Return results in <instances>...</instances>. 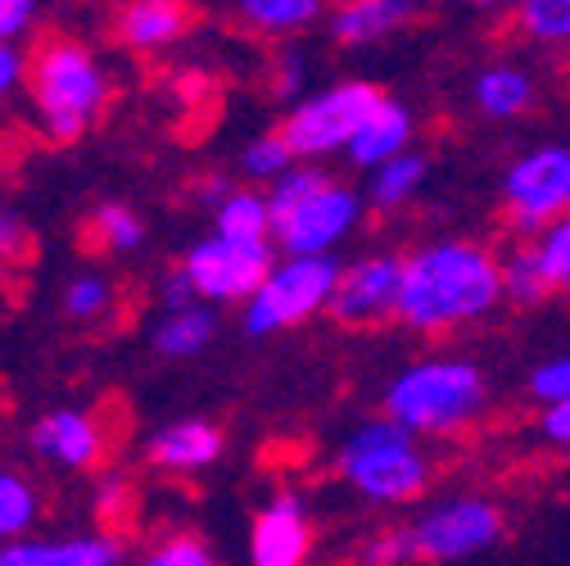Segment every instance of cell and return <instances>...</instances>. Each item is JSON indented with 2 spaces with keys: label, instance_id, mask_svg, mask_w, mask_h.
<instances>
[{
  "label": "cell",
  "instance_id": "39",
  "mask_svg": "<svg viewBox=\"0 0 570 566\" xmlns=\"http://www.w3.org/2000/svg\"><path fill=\"white\" fill-rule=\"evenodd\" d=\"M96 508H100L105 521L127 513V480H122V476H114V471L100 476V485H96Z\"/></svg>",
  "mask_w": 570,
  "mask_h": 566
},
{
  "label": "cell",
  "instance_id": "30",
  "mask_svg": "<svg viewBox=\"0 0 570 566\" xmlns=\"http://www.w3.org/2000/svg\"><path fill=\"white\" fill-rule=\"evenodd\" d=\"M136 566H223V562L213 557V548L195 530H164L159 539L146 544Z\"/></svg>",
  "mask_w": 570,
  "mask_h": 566
},
{
  "label": "cell",
  "instance_id": "42",
  "mask_svg": "<svg viewBox=\"0 0 570 566\" xmlns=\"http://www.w3.org/2000/svg\"><path fill=\"white\" fill-rule=\"evenodd\" d=\"M561 68H566V82H570V50H561Z\"/></svg>",
  "mask_w": 570,
  "mask_h": 566
},
{
  "label": "cell",
  "instance_id": "29",
  "mask_svg": "<svg viewBox=\"0 0 570 566\" xmlns=\"http://www.w3.org/2000/svg\"><path fill=\"white\" fill-rule=\"evenodd\" d=\"M59 304H63V318H73V322H100L118 309V286L105 272H78V276H68Z\"/></svg>",
  "mask_w": 570,
  "mask_h": 566
},
{
  "label": "cell",
  "instance_id": "18",
  "mask_svg": "<svg viewBox=\"0 0 570 566\" xmlns=\"http://www.w3.org/2000/svg\"><path fill=\"white\" fill-rule=\"evenodd\" d=\"M114 32L131 55H159L190 32V10L177 0H131L118 10Z\"/></svg>",
  "mask_w": 570,
  "mask_h": 566
},
{
  "label": "cell",
  "instance_id": "31",
  "mask_svg": "<svg viewBox=\"0 0 570 566\" xmlns=\"http://www.w3.org/2000/svg\"><path fill=\"white\" fill-rule=\"evenodd\" d=\"M308 74H313V55L304 46H295V41H285L276 50V59H272V91H276V100L299 105L308 96Z\"/></svg>",
  "mask_w": 570,
  "mask_h": 566
},
{
  "label": "cell",
  "instance_id": "4",
  "mask_svg": "<svg viewBox=\"0 0 570 566\" xmlns=\"http://www.w3.org/2000/svg\"><path fill=\"white\" fill-rule=\"evenodd\" d=\"M335 476L358 504L399 513L421 504L435 489L440 462L435 449L403 431L390 417H367L358 421L335 449Z\"/></svg>",
  "mask_w": 570,
  "mask_h": 566
},
{
  "label": "cell",
  "instance_id": "21",
  "mask_svg": "<svg viewBox=\"0 0 570 566\" xmlns=\"http://www.w3.org/2000/svg\"><path fill=\"white\" fill-rule=\"evenodd\" d=\"M213 340H218V309H208V304H195L181 313H159V322L150 326V344L168 363L199 359Z\"/></svg>",
  "mask_w": 570,
  "mask_h": 566
},
{
  "label": "cell",
  "instance_id": "40",
  "mask_svg": "<svg viewBox=\"0 0 570 566\" xmlns=\"http://www.w3.org/2000/svg\"><path fill=\"white\" fill-rule=\"evenodd\" d=\"M236 186L223 177V173H208V177H199V186H195V199L208 208V214H218V208H223V199L232 195Z\"/></svg>",
  "mask_w": 570,
  "mask_h": 566
},
{
  "label": "cell",
  "instance_id": "16",
  "mask_svg": "<svg viewBox=\"0 0 570 566\" xmlns=\"http://www.w3.org/2000/svg\"><path fill=\"white\" fill-rule=\"evenodd\" d=\"M421 14V6H407V0H344L326 14V37L335 46L363 50L376 46L394 32H403L412 19Z\"/></svg>",
  "mask_w": 570,
  "mask_h": 566
},
{
  "label": "cell",
  "instance_id": "19",
  "mask_svg": "<svg viewBox=\"0 0 570 566\" xmlns=\"http://www.w3.org/2000/svg\"><path fill=\"white\" fill-rule=\"evenodd\" d=\"M471 100H475V109L484 118L512 123V118L534 109L539 82H534L530 68H521V64H489V68H480L475 82H471Z\"/></svg>",
  "mask_w": 570,
  "mask_h": 566
},
{
  "label": "cell",
  "instance_id": "14",
  "mask_svg": "<svg viewBox=\"0 0 570 566\" xmlns=\"http://www.w3.org/2000/svg\"><path fill=\"white\" fill-rule=\"evenodd\" d=\"M223 453H227V436L218 421H208V417H177L146 440V462L177 480L208 471Z\"/></svg>",
  "mask_w": 570,
  "mask_h": 566
},
{
  "label": "cell",
  "instance_id": "9",
  "mask_svg": "<svg viewBox=\"0 0 570 566\" xmlns=\"http://www.w3.org/2000/svg\"><path fill=\"white\" fill-rule=\"evenodd\" d=\"M281 250L272 241H227L218 232L199 236L195 245H186L181 254V272L195 286L199 304L218 309V304H249V295L267 281V272L276 267Z\"/></svg>",
  "mask_w": 570,
  "mask_h": 566
},
{
  "label": "cell",
  "instance_id": "41",
  "mask_svg": "<svg viewBox=\"0 0 570 566\" xmlns=\"http://www.w3.org/2000/svg\"><path fill=\"white\" fill-rule=\"evenodd\" d=\"M14 250H19V227H14V218L6 214V204H0V263H6Z\"/></svg>",
  "mask_w": 570,
  "mask_h": 566
},
{
  "label": "cell",
  "instance_id": "7",
  "mask_svg": "<svg viewBox=\"0 0 570 566\" xmlns=\"http://www.w3.org/2000/svg\"><path fill=\"white\" fill-rule=\"evenodd\" d=\"M412 562L444 566V562H466L508 539V513L498 508V499L480 489H453L440 499L421 504L412 521H403Z\"/></svg>",
  "mask_w": 570,
  "mask_h": 566
},
{
  "label": "cell",
  "instance_id": "26",
  "mask_svg": "<svg viewBox=\"0 0 570 566\" xmlns=\"http://www.w3.org/2000/svg\"><path fill=\"white\" fill-rule=\"evenodd\" d=\"M530 263L539 267L548 295H570V214L557 218L552 227H543L539 236L521 241Z\"/></svg>",
  "mask_w": 570,
  "mask_h": 566
},
{
  "label": "cell",
  "instance_id": "28",
  "mask_svg": "<svg viewBox=\"0 0 570 566\" xmlns=\"http://www.w3.org/2000/svg\"><path fill=\"white\" fill-rule=\"evenodd\" d=\"M295 164H299V159L291 155V146H285L281 131H258L249 146L240 150V177H245V186H258V191L276 186Z\"/></svg>",
  "mask_w": 570,
  "mask_h": 566
},
{
  "label": "cell",
  "instance_id": "37",
  "mask_svg": "<svg viewBox=\"0 0 570 566\" xmlns=\"http://www.w3.org/2000/svg\"><path fill=\"white\" fill-rule=\"evenodd\" d=\"M195 304H199V295H195V286L186 281V272L181 267H168L159 276V313H181V309H195Z\"/></svg>",
  "mask_w": 570,
  "mask_h": 566
},
{
  "label": "cell",
  "instance_id": "8",
  "mask_svg": "<svg viewBox=\"0 0 570 566\" xmlns=\"http://www.w3.org/2000/svg\"><path fill=\"white\" fill-rule=\"evenodd\" d=\"M340 272H344L340 258H285L281 254L267 281L240 309V326L249 335H281V331H295L331 313Z\"/></svg>",
  "mask_w": 570,
  "mask_h": 566
},
{
  "label": "cell",
  "instance_id": "32",
  "mask_svg": "<svg viewBox=\"0 0 570 566\" xmlns=\"http://www.w3.org/2000/svg\"><path fill=\"white\" fill-rule=\"evenodd\" d=\"M503 276H508V300H512V304L534 309V304H543V300H548L543 276H539V267L530 263V254H525V245H521V241L512 245V254H503Z\"/></svg>",
  "mask_w": 570,
  "mask_h": 566
},
{
  "label": "cell",
  "instance_id": "3",
  "mask_svg": "<svg viewBox=\"0 0 570 566\" xmlns=\"http://www.w3.org/2000/svg\"><path fill=\"white\" fill-rule=\"evenodd\" d=\"M28 109L32 123L46 140L68 146V140L87 136L100 114L109 109L114 82L105 74L100 55L68 37V32H50L28 50Z\"/></svg>",
  "mask_w": 570,
  "mask_h": 566
},
{
  "label": "cell",
  "instance_id": "13",
  "mask_svg": "<svg viewBox=\"0 0 570 566\" xmlns=\"http://www.w3.org/2000/svg\"><path fill=\"white\" fill-rule=\"evenodd\" d=\"M28 445L59 471H96L109 458V427L91 408H50L32 421Z\"/></svg>",
  "mask_w": 570,
  "mask_h": 566
},
{
  "label": "cell",
  "instance_id": "35",
  "mask_svg": "<svg viewBox=\"0 0 570 566\" xmlns=\"http://www.w3.org/2000/svg\"><path fill=\"white\" fill-rule=\"evenodd\" d=\"M37 0H0V50L10 46H23L32 32H37Z\"/></svg>",
  "mask_w": 570,
  "mask_h": 566
},
{
  "label": "cell",
  "instance_id": "5",
  "mask_svg": "<svg viewBox=\"0 0 570 566\" xmlns=\"http://www.w3.org/2000/svg\"><path fill=\"white\" fill-rule=\"evenodd\" d=\"M267 204L272 241L285 258H335V250L367 218L358 186L331 177L326 164H295L276 186H267Z\"/></svg>",
  "mask_w": 570,
  "mask_h": 566
},
{
  "label": "cell",
  "instance_id": "25",
  "mask_svg": "<svg viewBox=\"0 0 570 566\" xmlns=\"http://www.w3.org/2000/svg\"><path fill=\"white\" fill-rule=\"evenodd\" d=\"M37 521H41V489L23 471L0 467V548L28 539Z\"/></svg>",
  "mask_w": 570,
  "mask_h": 566
},
{
  "label": "cell",
  "instance_id": "20",
  "mask_svg": "<svg viewBox=\"0 0 570 566\" xmlns=\"http://www.w3.org/2000/svg\"><path fill=\"white\" fill-rule=\"evenodd\" d=\"M326 6L322 0H240L232 6V19L254 32V37H276V41H295L304 37L313 23H326Z\"/></svg>",
  "mask_w": 570,
  "mask_h": 566
},
{
  "label": "cell",
  "instance_id": "22",
  "mask_svg": "<svg viewBox=\"0 0 570 566\" xmlns=\"http://www.w3.org/2000/svg\"><path fill=\"white\" fill-rule=\"evenodd\" d=\"M213 232L227 241H272V204L258 186H236L213 214ZM276 245V241H272Z\"/></svg>",
  "mask_w": 570,
  "mask_h": 566
},
{
  "label": "cell",
  "instance_id": "11",
  "mask_svg": "<svg viewBox=\"0 0 570 566\" xmlns=\"http://www.w3.org/2000/svg\"><path fill=\"white\" fill-rule=\"evenodd\" d=\"M399 295H403V254L372 250V254H358L353 263H344L335 300H331V318L353 331L399 322Z\"/></svg>",
  "mask_w": 570,
  "mask_h": 566
},
{
  "label": "cell",
  "instance_id": "27",
  "mask_svg": "<svg viewBox=\"0 0 570 566\" xmlns=\"http://www.w3.org/2000/svg\"><path fill=\"white\" fill-rule=\"evenodd\" d=\"M512 28L534 46L570 50V0H521L512 10Z\"/></svg>",
  "mask_w": 570,
  "mask_h": 566
},
{
  "label": "cell",
  "instance_id": "23",
  "mask_svg": "<svg viewBox=\"0 0 570 566\" xmlns=\"http://www.w3.org/2000/svg\"><path fill=\"white\" fill-rule=\"evenodd\" d=\"M425 177H431V164H425V155L412 150V155H403V159H394V164H385V168L372 173L367 204L376 208V214H399V208H407L421 195Z\"/></svg>",
  "mask_w": 570,
  "mask_h": 566
},
{
  "label": "cell",
  "instance_id": "24",
  "mask_svg": "<svg viewBox=\"0 0 570 566\" xmlns=\"http://www.w3.org/2000/svg\"><path fill=\"white\" fill-rule=\"evenodd\" d=\"M87 241L100 254H136L140 245H146V218L122 199H105V204L91 208V218H87Z\"/></svg>",
  "mask_w": 570,
  "mask_h": 566
},
{
  "label": "cell",
  "instance_id": "34",
  "mask_svg": "<svg viewBox=\"0 0 570 566\" xmlns=\"http://www.w3.org/2000/svg\"><path fill=\"white\" fill-rule=\"evenodd\" d=\"M407 562H412V544L403 526H385L353 548V566H407Z\"/></svg>",
  "mask_w": 570,
  "mask_h": 566
},
{
  "label": "cell",
  "instance_id": "6",
  "mask_svg": "<svg viewBox=\"0 0 570 566\" xmlns=\"http://www.w3.org/2000/svg\"><path fill=\"white\" fill-rule=\"evenodd\" d=\"M381 100H385V91L376 82L340 78L285 109L276 131L285 136V146H291V155L299 164H326L335 155H348V146L358 140L363 123L376 114Z\"/></svg>",
  "mask_w": 570,
  "mask_h": 566
},
{
  "label": "cell",
  "instance_id": "15",
  "mask_svg": "<svg viewBox=\"0 0 570 566\" xmlns=\"http://www.w3.org/2000/svg\"><path fill=\"white\" fill-rule=\"evenodd\" d=\"M0 566H122V539L114 530H87L63 539L28 535L0 548Z\"/></svg>",
  "mask_w": 570,
  "mask_h": 566
},
{
  "label": "cell",
  "instance_id": "38",
  "mask_svg": "<svg viewBox=\"0 0 570 566\" xmlns=\"http://www.w3.org/2000/svg\"><path fill=\"white\" fill-rule=\"evenodd\" d=\"M23 87H28V50L23 46L0 50V105L14 100V91Z\"/></svg>",
  "mask_w": 570,
  "mask_h": 566
},
{
  "label": "cell",
  "instance_id": "1",
  "mask_svg": "<svg viewBox=\"0 0 570 566\" xmlns=\"http://www.w3.org/2000/svg\"><path fill=\"white\" fill-rule=\"evenodd\" d=\"M508 300L503 254L475 236L421 241L403 254L399 322L416 335H449L484 322Z\"/></svg>",
  "mask_w": 570,
  "mask_h": 566
},
{
  "label": "cell",
  "instance_id": "36",
  "mask_svg": "<svg viewBox=\"0 0 570 566\" xmlns=\"http://www.w3.org/2000/svg\"><path fill=\"white\" fill-rule=\"evenodd\" d=\"M534 440L543 449L570 453V399L566 403H548V408L534 412Z\"/></svg>",
  "mask_w": 570,
  "mask_h": 566
},
{
  "label": "cell",
  "instance_id": "17",
  "mask_svg": "<svg viewBox=\"0 0 570 566\" xmlns=\"http://www.w3.org/2000/svg\"><path fill=\"white\" fill-rule=\"evenodd\" d=\"M412 140H416V118H412V109H407L403 100L385 96V100L376 105V114L363 123L358 140L348 146L344 159H348L353 168H363V173H376V168H385V164L412 155Z\"/></svg>",
  "mask_w": 570,
  "mask_h": 566
},
{
  "label": "cell",
  "instance_id": "12",
  "mask_svg": "<svg viewBox=\"0 0 570 566\" xmlns=\"http://www.w3.org/2000/svg\"><path fill=\"white\" fill-rule=\"evenodd\" d=\"M317 553V521L299 489H272L249 517V566H308Z\"/></svg>",
  "mask_w": 570,
  "mask_h": 566
},
{
  "label": "cell",
  "instance_id": "2",
  "mask_svg": "<svg viewBox=\"0 0 570 566\" xmlns=\"http://www.w3.org/2000/svg\"><path fill=\"white\" fill-rule=\"evenodd\" d=\"M493 403L489 377L471 359H453V353H425L416 363H403L381 394V417L399 421L425 445L462 440L484 427Z\"/></svg>",
  "mask_w": 570,
  "mask_h": 566
},
{
  "label": "cell",
  "instance_id": "10",
  "mask_svg": "<svg viewBox=\"0 0 570 566\" xmlns=\"http://www.w3.org/2000/svg\"><path fill=\"white\" fill-rule=\"evenodd\" d=\"M570 214V146H534L503 173V223L517 241Z\"/></svg>",
  "mask_w": 570,
  "mask_h": 566
},
{
  "label": "cell",
  "instance_id": "33",
  "mask_svg": "<svg viewBox=\"0 0 570 566\" xmlns=\"http://www.w3.org/2000/svg\"><path fill=\"white\" fill-rule=\"evenodd\" d=\"M525 394H530L534 408H548V403H566L570 399V349L557 353V359H543L525 377Z\"/></svg>",
  "mask_w": 570,
  "mask_h": 566
}]
</instances>
